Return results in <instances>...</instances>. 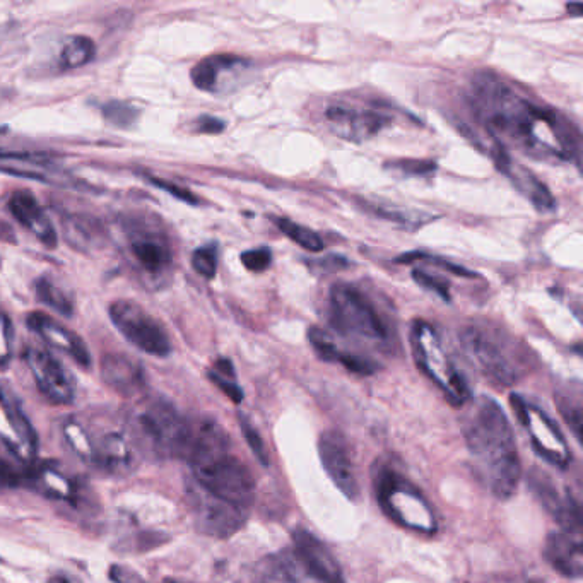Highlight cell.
I'll return each mask as SVG.
<instances>
[{
    "label": "cell",
    "instance_id": "obj_1",
    "mask_svg": "<svg viewBox=\"0 0 583 583\" xmlns=\"http://www.w3.org/2000/svg\"><path fill=\"white\" fill-rule=\"evenodd\" d=\"M472 112L491 141L527 158L561 165L580 161L577 127L551 106L522 93L503 77L481 72L472 79Z\"/></svg>",
    "mask_w": 583,
    "mask_h": 583
},
{
    "label": "cell",
    "instance_id": "obj_2",
    "mask_svg": "<svg viewBox=\"0 0 583 583\" xmlns=\"http://www.w3.org/2000/svg\"><path fill=\"white\" fill-rule=\"evenodd\" d=\"M466 443L484 484L498 500H508L522 477L517 443L507 414L498 402L483 397L466 424Z\"/></svg>",
    "mask_w": 583,
    "mask_h": 583
},
{
    "label": "cell",
    "instance_id": "obj_3",
    "mask_svg": "<svg viewBox=\"0 0 583 583\" xmlns=\"http://www.w3.org/2000/svg\"><path fill=\"white\" fill-rule=\"evenodd\" d=\"M183 459L189 462L195 483L221 500L247 510L255 498V481L247 466L231 454L230 438L212 419L190 423Z\"/></svg>",
    "mask_w": 583,
    "mask_h": 583
},
{
    "label": "cell",
    "instance_id": "obj_4",
    "mask_svg": "<svg viewBox=\"0 0 583 583\" xmlns=\"http://www.w3.org/2000/svg\"><path fill=\"white\" fill-rule=\"evenodd\" d=\"M130 433L142 452L159 459L182 457L187 448L190 423L166 401H151L134 418Z\"/></svg>",
    "mask_w": 583,
    "mask_h": 583
},
{
    "label": "cell",
    "instance_id": "obj_5",
    "mask_svg": "<svg viewBox=\"0 0 583 583\" xmlns=\"http://www.w3.org/2000/svg\"><path fill=\"white\" fill-rule=\"evenodd\" d=\"M329 318L341 336L356 341L383 344L389 341V327L368 296L353 284L337 283L330 289Z\"/></svg>",
    "mask_w": 583,
    "mask_h": 583
},
{
    "label": "cell",
    "instance_id": "obj_6",
    "mask_svg": "<svg viewBox=\"0 0 583 583\" xmlns=\"http://www.w3.org/2000/svg\"><path fill=\"white\" fill-rule=\"evenodd\" d=\"M411 348L419 370L447 395L454 406H462L471 397L466 380L443 346L442 337L430 324L423 320L414 322Z\"/></svg>",
    "mask_w": 583,
    "mask_h": 583
},
{
    "label": "cell",
    "instance_id": "obj_7",
    "mask_svg": "<svg viewBox=\"0 0 583 583\" xmlns=\"http://www.w3.org/2000/svg\"><path fill=\"white\" fill-rule=\"evenodd\" d=\"M460 342L472 365L495 385L510 387L520 378V366L513 351L500 334L486 327H466L460 332Z\"/></svg>",
    "mask_w": 583,
    "mask_h": 583
},
{
    "label": "cell",
    "instance_id": "obj_8",
    "mask_svg": "<svg viewBox=\"0 0 583 583\" xmlns=\"http://www.w3.org/2000/svg\"><path fill=\"white\" fill-rule=\"evenodd\" d=\"M375 488L380 505L395 522L424 534L435 532V515L423 496L404 477L382 467L375 476Z\"/></svg>",
    "mask_w": 583,
    "mask_h": 583
},
{
    "label": "cell",
    "instance_id": "obj_9",
    "mask_svg": "<svg viewBox=\"0 0 583 583\" xmlns=\"http://www.w3.org/2000/svg\"><path fill=\"white\" fill-rule=\"evenodd\" d=\"M187 503L197 529L206 536L228 539L243 529L247 522V510L212 495L201 484L187 483Z\"/></svg>",
    "mask_w": 583,
    "mask_h": 583
},
{
    "label": "cell",
    "instance_id": "obj_10",
    "mask_svg": "<svg viewBox=\"0 0 583 583\" xmlns=\"http://www.w3.org/2000/svg\"><path fill=\"white\" fill-rule=\"evenodd\" d=\"M510 402H512L513 411L519 416L520 424L527 430V435L537 454L551 466L566 469L572 460V454L566 445L565 436L561 435L553 419L549 418L542 409L534 406L532 402L522 399L520 395H512Z\"/></svg>",
    "mask_w": 583,
    "mask_h": 583
},
{
    "label": "cell",
    "instance_id": "obj_11",
    "mask_svg": "<svg viewBox=\"0 0 583 583\" xmlns=\"http://www.w3.org/2000/svg\"><path fill=\"white\" fill-rule=\"evenodd\" d=\"M110 318L118 332L132 346L158 358H165L170 354V339L165 330L141 305L134 301H115L110 307Z\"/></svg>",
    "mask_w": 583,
    "mask_h": 583
},
{
    "label": "cell",
    "instance_id": "obj_12",
    "mask_svg": "<svg viewBox=\"0 0 583 583\" xmlns=\"http://www.w3.org/2000/svg\"><path fill=\"white\" fill-rule=\"evenodd\" d=\"M325 120L330 130L344 141L365 142L380 134L392 118L375 108L334 103L327 106Z\"/></svg>",
    "mask_w": 583,
    "mask_h": 583
},
{
    "label": "cell",
    "instance_id": "obj_13",
    "mask_svg": "<svg viewBox=\"0 0 583 583\" xmlns=\"http://www.w3.org/2000/svg\"><path fill=\"white\" fill-rule=\"evenodd\" d=\"M318 454H320L325 472L329 474L332 483L336 484L342 495L349 500H358L360 498V484H358L356 467L351 459L346 438L337 431H327L320 436Z\"/></svg>",
    "mask_w": 583,
    "mask_h": 583
},
{
    "label": "cell",
    "instance_id": "obj_14",
    "mask_svg": "<svg viewBox=\"0 0 583 583\" xmlns=\"http://www.w3.org/2000/svg\"><path fill=\"white\" fill-rule=\"evenodd\" d=\"M38 389L53 404H69L74 399V380L62 363L45 349L30 348L24 353Z\"/></svg>",
    "mask_w": 583,
    "mask_h": 583
},
{
    "label": "cell",
    "instance_id": "obj_15",
    "mask_svg": "<svg viewBox=\"0 0 583 583\" xmlns=\"http://www.w3.org/2000/svg\"><path fill=\"white\" fill-rule=\"evenodd\" d=\"M529 484L544 510L561 525V529L582 536L580 507L570 491H560L551 477L537 469L530 474Z\"/></svg>",
    "mask_w": 583,
    "mask_h": 583
},
{
    "label": "cell",
    "instance_id": "obj_16",
    "mask_svg": "<svg viewBox=\"0 0 583 583\" xmlns=\"http://www.w3.org/2000/svg\"><path fill=\"white\" fill-rule=\"evenodd\" d=\"M293 549L298 563H300L317 582L320 583H346L342 575L341 566L332 556L329 549L325 548L317 537L298 529L293 532Z\"/></svg>",
    "mask_w": 583,
    "mask_h": 583
},
{
    "label": "cell",
    "instance_id": "obj_17",
    "mask_svg": "<svg viewBox=\"0 0 583 583\" xmlns=\"http://www.w3.org/2000/svg\"><path fill=\"white\" fill-rule=\"evenodd\" d=\"M489 151H493L491 154L495 158L498 170L513 183V187L519 190L525 199H529L532 202V206L536 207L537 211H554L556 201H554L553 194L549 192L548 187L544 183L537 180L536 175L532 171L527 170V168H524L517 161H513L512 156L507 153V149L501 148L495 142L491 144Z\"/></svg>",
    "mask_w": 583,
    "mask_h": 583
},
{
    "label": "cell",
    "instance_id": "obj_18",
    "mask_svg": "<svg viewBox=\"0 0 583 583\" xmlns=\"http://www.w3.org/2000/svg\"><path fill=\"white\" fill-rule=\"evenodd\" d=\"M130 254L134 257L142 271L151 276H161L170 269V243L166 236L148 228H136L129 235Z\"/></svg>",
    "mask_w": 583,
    "mask_h": 583
},
{
    "label": "cell",
    "instance_id": "obj_19",
    "mask_svg": "<svg viewBox=\"0 0 583 583\" xmlns=\"http://www.w3.org/2000/svg\"><path fill=\"white\" fill-rule=\"evenodd\" d=\"M26 322L33 332L42 337L43 341L72 356V360L76 361L77 365L86 366V368L91 365L88 348L76 332L65 329L64 325L55 322L45 313H31Z\"/></svg>",
    "mask_w": 583,
    "mask_h": 583
},
{
    "label": "cell",
    "instance_id": "obj_20",
    "mask_svg": "<svg viewBox=\"0 0 583 583\" xmlns=\"http://www.w3.org/2000/svg\"><path fill=\"white\" fill-rule=\"evenodd\" d=\"M250 69V62L235 55H212L194 65L190 72L195 88L207 93H219L223 89L224 77L240 76Z\"/></svg>",
    "mask_w": 583,
    "mask_h": 583
},
{
    "label": "cell",
    "instance_id": "obj_21",
    "mask_svg": "<svg viewBox=\"0 0 583 583\" xmlns=\"http://www.w3.org/2000/svg\"><path fill=\"white\" fill-rule=\"evenodd\" d=\"M103 382L124 397H136L146 389V378L141 366L122 354H106L101 360Z\"/></svg>",
    "mask_w": 583,
    "mask_h": 583
},
{
    "label": "cell",
    "instance_id": "obj_22",
    "mask_svg": "<svg viewBox=\"0 0 583 583\" xmlns=\"http://www.w3.org/2000/svg\"><path fill=\"white\" fill-rule=\"evenodd\" d=\"M546 560L563 577L580 578L583 572L582 536L570 532L549 534L544 548Z\"/></svg>",
    "mask_w": 583,
    "mask_h": 583
},
{
    "label": "cell",
    "instance_id": "obj_23",
    "mask_svg": "<svg viewBox=\"0 0 583 583\" xmlns=\"http://www.w3.org/2000/svg\"><path fill=\"white\" fill-rule=\"evenodd\" d=\"M9 211L18 219L19 223L33 231V235L47 248L57 247V230L53 228L52 221L42 211V207L35 199V195L19 190L12 195L9 201Z\"/></svg>",
    "mask_w": 583,
    "mask_h": 583
},
{
    "label": "cell",
    "instance_id": "obj_24",
    "mask_svg": "<svg viewBox=\"0 0 583 583\" xmlns=\"http://www.w3.org/2000/svg\"><path fill=\"white\" fill-rule=\"evenodd\" d=\"M88 460H93L96 466L108 472H127L132 467L134 457L124 433L110 431L101 436L98 442L89 438Z\"/></svg>",
    "mask_w": 583,
    "mask_h": 583
},
{
    "label": "cell",
    "instance_id": "obj_25",
    "mask_svg": "<svg viewBox=\"0 0 583 583\" xmlns=\"http://www.w3.org/2000/svg\"><path fill=\"white\" fill-rule=\"evenodd\" d=\"M255 583H300L291 561L283 554H271L255 570Z\"/></svg>",
    "mask_w": 583,
    "mask_h": 583
},
{
    "label": "cell",
    "instance_id": "obj_26",
    "mask_svg": "<svg viewBox=\"0 0 583 583\" xmlns=\"http://www.w3.org/2000/svg\"><path fill=\"white\" fill-rule=\"evenodd\" d=\"M28 481L38 484L42 488L43 493L52 498H60V500H69L74 495V486L69 483L57 469L53 467L42 466L38 469L30 471Z\"/></svg>",
    "mask_w": 583,
    "mask_h": 583
},
{
    "label": "cell",
    "instance_id": "obj_27",
    "mask_svg": "<svg viewBox=\"0 0 583 583\" xmlns=\"http://www.w3.org/2000/svg\"><path fill=\"white\" fill-rule=\"evenodd\" d=\"M95 42L88 36H74L65 43L64 50L60 53V65L64 69H77L89 64L95 59Z\"/></svg>",
    "mask_w": 583,
    "mask_h": 583
},
{
    "label": "cell",
    "instance_id": "obj_28",
    "mask_svg": "<svg viewBox=\"0 0 583 583\" xmlns=\"http://www.w3.org/2000/svg\"><path fill=\"white\" fill-rule=\"evenodd\" d=\"M366 209H370L373 214H377L380 218L389 219L394 223L402 224L407 228H421L423 224L431 221L430 214H424L421 211H411V209H402V207L395 206V204H382V202H375V204H365Z\"/></svg>",
    "mask_w": 583,
    "mask_h": 583
},
{
    "label": "cell",
    "instance_id": "obj_29",
    "mask_svg": "<svg viewBox=\"0 0 583 583\" xmlns=\"http://www.w3.org/2000/svg\"><path fill=\"white\" fill-rule=\"evenodd\" d=\"M36 296L38 300L45 303L47 307L52 308L55 312L64 315V317H71L74 308H72V301L67 298L62 289L57 288L55 284L47 279V277H42L36 281Z\"/></svg>",
    "mask_w": 583,
    "mask_h": 583
},
{
    "label": "cell",
    "instance_id": "obj_30",
    "mask_svg": "<svg viewBox=\"0 0 583 583\" xmlns=\"http://www.w3.org/2000/svg\"><path fill=\"white\" fill-rule=\"evenodd\" d=\"M277 228L283 231L284 235L288 236L289 240L298 243L301 248H305L308 252H320L324 250V242L322 238L301 224L293 223L286 218L276 219Z\"/></svg>",
    "mask_w": 583,
    "mask_h": 583
},
{
    "label": "cell",
    "instance_id": "obj_31",
    "mask_svg": "<svg viewBox=\"0 0 583 583\" xmlns=\"http://www.w3.org/2000/svg\"><path fill=\"white\" fill-rule=\"evenodd\" d=\"M211 382L223 390L224 394L230 397L233 402L243 401V390L236 383L235 368L230 360H218L214 365V370L209 371Z\"/></svg>",
    "mask_w": 583,
    "mask_h": 583
},
{
    "label": "cell",
    "instance_id": "obj_32",
    "mask_svg": "<svg viewBox=\"0 0 583 583\" xmlns=\"http://www.w3.org/2000/svg\"><path fill=\"white\" fill-rule=\"evenodd\" d=\"M101 112L106 122L117 129H130L139 118V110L136 106L129 105L125 101H108L101 108Z\"/></svg>",
    "mask_w": 583,
    "mask_h": 583
},
{
    "label": "cell",
    "instance_id": "obj_33",
    "mask_svg": "<svg viewBox=\"0 0 583 583\" xmlns=\"http://www.w3.org/2000/svg\"><path fill=\"white\" fill-rule=\"evenodd\" d=\"M556 401H558L561 416L565 418L568 426L572 428L573 435L580 442V435H582V399H580V392L573 395L572 390H570V392L558 395Z\"/></svg>",
    "mask_w": 583,
    "mask_h": 583
},
{
    "label": "cell",
    "instance_id": "obj_34",
    "mask_svg": "<svg viewBox=\"0 0 583 583\" xmlns=\"http://www.w3.org/2000/svg\"><path fill=\"white\" fill-rule=\"evenodd\" d=\"M192 267L199 276L214 279L218 272V247L206 245V247L197 248L192 255Z\"/></svg>",
    "mask_w": 583,
    "mask_h": 583
},
{
    "label": "cell",
    "instance_id": "obj_35",
    "mask_svg": "<svg viewBox=\"0 0 583 583\" xmlns=\"http://www.w3.org/2000/svg\"><path fill=\"white\" fill-rule=\"evenodd\" d=\"M240 428H242L243 436L247 440L248 447L252 450V454L255 455V459L259 460L262 466H269V454H267V448H265L264 440L260 438L259 431L255 430L254 426L250 424L245 416L240 414Z\"/></svg>",
    "mask_w": 583,
    "mask_h": 583
},
{
    "label": "cell",
    "instance_id": "obj_36",
    "mask_svg": "<svg viewBox=\"0 0 583 583\" xmlns=\"http://www.w3.org/2000/svg\"><path fill=\"white\" fill-rule=\"evenodd\" d=\"M30 471H24L21 467L14 466L12 462L0 455V484L6 488H18L19 484L28 481Z\"/></svg>",
    "mask_w": 583,
    "mask_h": 583
},
{
    "label": "cell",
    "instance_id": "obj_37",
    "mask_svg": "<svg viewBox=\"0 0 583 583\" xmlns=\"http://www.w3.org/2000/svg\"><path fill=\"white\" fill-rule=\"evenodd\" d=\"M414 281L423 286V288L430 289L435 295L442 296L443 300H450V288H448V283L445 279L440 276H433V274H428V272L421 271V269H414L413 271Z\"/></svg>",
    "mask_w": 583,
    "mask_h": 583
},
{
    "label": "cell",
    "instance_id": "obj_38",
    "mask_svg": "<svg viewBox=\"0 0 583 583\" xmlns=\"http://www.w3.org/2000/svg\"><path fill=\"white\" fill-rule=\"evenodd\" d=\"M242 264L245 265V269L250 272H264L271 267L272 255L269 248H257V250H248V252H243Z\"/></svg>",
    "mask_w": 583,
    "mask_h": 583
},
{
    "label": "cell",
    "instance_id": "obj_39",
    "mask_svg": "<svg viewBox=\"0 0 583 583\" xmlns=\"http://www.w3.org/2000/svg\"><path fill=\"white\" fill-rule=\"evenodd\" d=\"M392 170L401 171L402 175H431L436 170L435 163L431 161H399V163H390Z\"/></svg>",
    "mask_w": 583,
    "mask_h": 583
},
{
    "label": "cell",
    "instance_id": "obj_40",
    "mask_svg": "<svg viewBox=\"0 0 583 583\" xmlns=\"http://www.w3.org/2000/svg\"><path fill=\"white\" fill-rule=\"evenodd\" d=\"M149 182L154 183L158 189H163L168 192V194L177 197L180 201L187 202V204H197V197H195L190 190L183 189L180 185H175V183L165 182V180H159L156 177H149Z\"/></svg>",
    "mask_w": 583,
    "mask_h": 583
},
{
    "label": "cell",
    "instance_id": "obj_41",
    "mask_svg": "<svg viewBox=\"0 0 583 583\" xmlns=\"http://www.w3.org/2000/svg\"><path fill=\"white\" fill-rule=\"evenodd\" d=\"M224 125L223 120L214 117H201L197 120V130L202 132V134H221L223 132Z\"/></svg>",
    "mask_w": 583,
    "mask_h": 583
},
{
    "label": "cell",
    "instance_id": "obj_42",
    "mask_svg": "<svg viewBox=\"0 0 583 583\" xmlns=\"http://www.w3.org/2000/svg\"><path fill=\"white\" fill-rule=\"evenodd\" d=\"M110 577L115 580V583H144V580L137 573L132 572L129 568H124V566H112Z\"/></svg>",
    "mask_w": 583,
    "mask_h": 583
},
{
    "label": "cell",
    "instance_id": "obj_43",
    "mask_svg": "<svg viewBox=\"0 0 583 583\" xmlns=\"http://www.w3.org/2000/svg\"><path fill=\"white\" fill-rule=\"evenodd\" d=\"M9 327H7L6 318L0 312V365L6 363L9 358Z\"/></svg>",
    "mask_w": 583,
    "mask_h": 583
},
{
    "label": "cell",
    "instance_id": "obj_44",
    "mask_svg": "<svg viewBox=\"0 0 583 583\" xmlns=\"http://www.w3.org/2000/svg\"><path fill=\"white\" fill-rule=\"evenodd\" d=\"M0 159H18V161H31V163H45L47 161V156L45 154L36 153H9V151H0Z\"/></svg>",
    "mask_w": 583,
    "mask_h": 583
},
{
    "label": "cell",
    "instance_id": "obj_45",
    "mask_svg": "<svg viewBox=\"0 0 583 583\" xmlns=\"http://www.w3.org/2000/svg\"><path fill=\"white\" fill-rule=\"evenodd\" d=\"M50 583H81L76 578L69 577V575H57L50 580Z\"/></svg>",
    "mask_w": 583,
    "mask_h": 583
}]
</instances>
